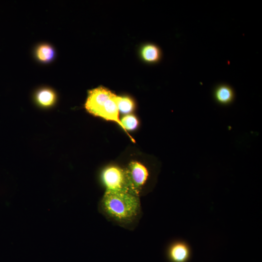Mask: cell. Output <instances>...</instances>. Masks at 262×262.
Listing matches in <instances>:
<instances>
[{
	"mask_svg": "<svg viewBox=\"0 0 262 262\" xmlns=\"http://www.w3.org/2000/svg\"><path fill=\"white\" fill-rule=\"evenodd\" d=\"M101 205L109 216L122 222L132 221L140 210L139 196L128 192L106 191Z\"/></svg>",
	"mask_w": 262,
	"mask_h": 262,
	"instance_id": "cell-1",
	"label": "cell"
},
{
	"mask_svg": "<svg viewBox=\"0 0 262 262\" xmlns=\"http://www.w3.org/2000/svg\"><path fill=\"white\" fill-rule=\"evenodd\" d=\"M124 169L129 193L139 196L149 176L147 168L138 162L132 161Z\"/></svg>",
	"mask_w": 262,
	"mask_h": 262,
	"instance_id": "cell-2",
	"label": "cell"
},
{
	"mask_svg": "<svg viewBox=\"0 0 262 262\" xmlns=\"http://www.w3.org/2000/svg\"><path fill=\"white\" fill-rule=\"evenodd\" d=\"M101 178L106 191L129 193L124 168L115 165L108 166L102 171Z\"/></svg>",
	"mask_w": 262,
	"mask_h": 262,
	"instance_id": "cell-3",
	"label": "cell"
},
{
	"mask_svg": "<svg viewBox=\"0 0 262 262\" xmlns=\"http://www.w3.org/2000/svg\"><path fill=\"white\" fill-rule=\"evenodd\" d=\"M114 95L111 91L103 86L91 89L88 92L84 107L90 114L100 117L106 102Z\"/></svg>",
	"mask_w": 262,
	"mask_h": 262,
	"instance_id": "cell-4",
	"label": "cell"
},
{
	"mask_svg": "<svg viewBox=\"0 0 262 262\" xmlns=\"http://www.w3.org/2000/svg\"><path fill=\"white\" fill-rule=\"evenodd\" d=\"M168 255L172 262H187L191 256L190 247L184 241H176L169 246Z\"/></svg>",
	"mask_w": 262,
	"mask_h": 262,
	"instance_id": "cell-5",
	"label": "cell"
},
{
	"mask_svg": "<svg viewBox=\"0 0 262 262\" xmlns=\"http://www.w3.org/2000/svg\"><path fill=\"white\" fill-rule=\"evenodd\" d=\"M213 97L218 104L227 106L233 102L235 93L234 89L230 85L222 83L218 84L214 88Z\"/></svg>",
	"mask_w": 262,
	"mask_h": 262,
	"instance_id": "cell-6",
	"label": "cell"
},
{
	"mask_svg": "<svg viewBox=\"0 0 262 262\" xmlns=\"http://www.w3.org/2000/svg\"><path fill=\"white\" fill-rule=\"evenodd\" d=\"M139 56L145 63L153 64L161 60L162 52L157 45L148 43L141 46L139 49Z\"/></svg>",
	"mask_w": 262,
	"mask_h": 262,
	"instance_id": "cell-7",
	"label": "cell"
},
{
	"mask_svg": "<svg viewBox=\"0 0 262 262\" xmlns=\"http://www.w3.org/2000/svg\"><path fill=\"white\" fill-rule=\"evenodd\" d=\"M35 100L40 106L49 107L52 106L56 100L55 93L49 88L39 89L35 94Z\"/></svg>",
	"mask_w": 262,
	"mask_h": 262,
	"instance_id": "cell-8",
	"label": "cell"
},
{
	"mask_svg": "<svg viewBox=\"0 0 262 262\" xmlns=\"http://www.w3.org/2000/svg\"><path fill=\"white\" fill-rule=\"evenodd\" d=\"M37 59L42 63H47L52 61L55 55L52 46L49 44H41L37 46L35 50Z\"/></svg>",
	"mask_w": 262,
	"mask_h": 262,
	"instance_id": "cell-9",
	"label": "cell"
},
{
	"mask_svg": "<svg viewBox=\"0 0 262 262\" xmlns=\"http://www.w3.org/2000/svg\"><path fill=\"white\" fill-rule=\"evenodd\" d=\"M117 105L119 112L124 114L131 112L135 107L134 101L128 96H118Z\"/></svg>",
	"mask_w": 262,
	"mask_h": 262,
	"instance_id": "cell-10",
	"label": "cell"
},
{
	"mask_svg": "<svg viewBox=\"0 0 262 262\" xmlns=\"http://www.w3.org/2000/svg\"><path fill=\"white\" fill-rule=\"evenodd\" d=\"M120 122L122 128L125 131L135 129L138 123L136 117L132 115H127L124 116L120 120Z\"/></svg>",
	"mask_w": 262,
	"mask_h": 262,
	"instance_id": "cell-11",
	"label": "cell"
}]
</instances>
